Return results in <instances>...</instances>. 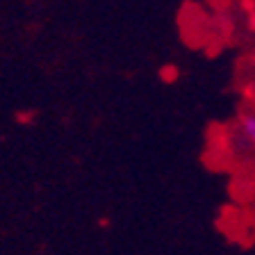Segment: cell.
<instances>
[{
    "instance_id": "1",
    "label": "cell",
    "mask_w": 255,
    "mask_h": 255,
    "mask_svg": "<svg viewBox=\"0 0 255 255\" xmlns=\"http://www.w3.org/2000/svg\"><path fill=\"white\" fill-rule=\"evenodd\" d=\"M239 132H242V137L246 141L255 146V112L253 114H244V117L239 119Z\"/></svg>"
}]
</instances>
